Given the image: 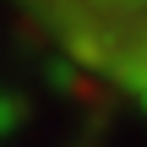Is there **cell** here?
I'll list each match as a JSON object with an SVG mask.
<instances>
[{
	"label": "cell",
	"mask_w": 147,
	"mask_h": 147,
	"mask_svg": "<svg viewBox=\"0 0 147 147\" xmlns=\"http://www.w3.org/2000/svg\"><path fill=\"white\" fill-rule=\"evenodd\" d=\"M82 76L147 109V0H11Z\"/></svg>",
	"instance_id": "obj_1"
}]
</instances>
